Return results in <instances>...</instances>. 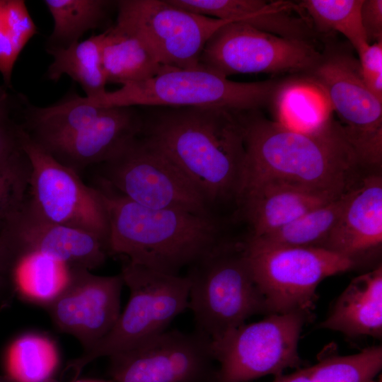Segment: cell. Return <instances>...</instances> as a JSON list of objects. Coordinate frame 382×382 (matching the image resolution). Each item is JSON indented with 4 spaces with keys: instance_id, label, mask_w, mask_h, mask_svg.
Here are the masks:
<instances>
[{
    "instance_id": "6da1fadb",
    "label": "cell",
    "mask_w": 382,
    "mask_h": 382,
    "mask_svg": "<svg viewBox=\"0 0 382 382\" xmlns=\"http://www.w3.org/2000/svg\"><path fill=\"white\" fill-rule=\"evenodd\" d=\"M242 121L245 154L238 200L263 183L335 198L361 178L359 173L364 166L341 125L332 117L313 132L290 129L256 110L243 112Z\"/></svg>"
},
{
    "instance_id": "7a4b0ae2",
    "label": "cell",
    "mask_w": 382,
    "mask_h": 382,
    "mask_svg": "<svg viewBox=\"0 0 382 382\" xmlns=\"http://www.w3.org/2000/svg\"><path fill=\"white\" fill-rule=\"evenodd\" d=\"M242 112L166 107L143 117L141 137L175 164L215 213L239 197L245 142Z\"/></svg>"
},
{
    "instance_id": "3957f363",
    "label": "cell",
    "mask_w": 382,
    "mask_h": 382,
    "mask_svg": "<svg viewBox=\"0 0 382 382\" xmlns=\"http://www.w3.org/2000/svg\"><path fill=\"white\" fill-rule=\"evenodd\" d=\"M101 192L109 221L108 253L161 272L178 274L227 239L217 216L141 206L106 185Z\"/></svg>"
},
{
    "instance_id": "277c9868",
    "label": "cell",
    "mask_w": 382,
    "mask_h": 382,
    "mask_svg": "<svg viewBox=\"0 0 382 382\" xmlns=\"http://www.w3.org/2000/svg\"><path fill=\"white\" fill-rule=\"evenodd\" d=\"M185 276L195 330L211 340L245 323L253 316L268 315L242 241L226 239L190 265Z\"/></svg>"
},
{
    "instance_id": "5b68a950",
    "label": "cell",
    "mask_w": 382,
    "mask_h": 382,
    "mask_svg": "<svg viewBox=\"0 0 382 382\" xmlns=\"http://www.w3.org/2000/svg\"><path fill=\"white\" fill-rule=\"evenodd\" d=\"M280 84L274 80L233 81L202 66H163L149 79L84 99L99 108L212 107L243 112L257 110L269 103Z\"/></svg>"
},
{
    "instance_id": "8992f818",
    "label": "cell",
    "mask_w": 382,
    "mask_h": 382,
    "mask_svg": "<svg viewBox=\"0 0 382 382\" xmlns=\"http://www.w3.org/2000/svg\"><path fill=\"white\" fill-rule=\"evenodd\" d=\"M120 274L129 289L128 303L105 337L68 362L64 371L74 374L73 381L94 360L127 351L167 330L174 318L188 308L186 276L161 272L129 260Z\"/></svg>"
},
{
    "instance_id": "52a82bcc",
    "label": "cell",
    "mask_w": 382,
    "mask_h": 382,
    "mask_svg": "<svg viewBox=\"0 0 382 382\" xmlns=\"http://www.w3.org/2000/svg\"><path fill=\"white\" fill-rule=\"evenodd\" d=\"M242 243L268 315L296 311L312 314L318 284L357 265L322 248L268 245L250 237Z\"/></svg>"
},
{
    "instance_id": "ba28073f",
    "label": "cell",
    "mask_w": 382,
    "mask_h": 382,
    "mask_svg": "<svg viewBox=\"0 0 382 382\" xmlns=\"http://www.w3.org/2000/svg\"><path fill=\"white\" fill-rule=\"evenodd\" d=\"M311 318L297 311L270 314L211 340L218 363L211 382H250L267 375L279 376L288 368H302L298 345Z\"/></svg>"
},
{
    "instance_id": "9c48e42d",
    "label": "cell",
    "mask_w": 382,
    "mask_h": 382,
    "mask_svg": "<svg viewBox=\"0 0 382 382\" xmlns=\"http://www.w3.org/2000/svg\"><path fill=\"white\" fill-rule=\"evenodd\" d=\"M19 137L30 166L29 208L47 221L91 233L108 245L109 221L100 191L84 184L22 128Z\"/></svg>"
},
{
    "instance_id": "30bf717a",
    "label": "cell",
    "mask_w": 382,
    "mask_h": 382,
    "mask_svg": "<svg viewBox=\"0 0 382 382\" xmlns=\"http://www.w3.org/2000/svg\"><path fill=\"white\" fill-rule=\"evenodd\" d=\"M103 163L100 183L138 204L216 216L183 171L141 135Z\"/></svg>"
},
{
    "instance_id": "8fae6325",
    "label": "cell",
    "mask_w": 382,
    "mask_h": 382,
    "mask_svg": "<svg viewBox=\"0 0 382 382\" xmlns=\"http://www.w3.org/2000/svg\"><path fill=\"white\" fill-rule=\"evenodd\" d=\"M116 25L140 38L163 66L200 67L202 50L224 21L199 15L168 0H122Z\"/></svg>"
},
{
    "instance_id": "7c38bea8",
    "label": "cell",
    "mask_w": 382,
    "mask_h": 382,
    "mask_svg": "<svg viewBox=\"0 0 382 382\" xmlns=\"http://www.w3.org/2000/svg\"><path fill=\"white\" fill-rule=\"evenodd\" d=\"M321 57L308 40L283 37L242 21H231L208 40L199 64L227 78L237 74L310 72Z\"/></svg>"
},
{
    "instance_id": "4fadbf2b",
    "label": "cell",
    "mask_w": 382,
    "mask_h": 382,
    "mask_svg": "<svg viewBox=\"0 0 382 382\" xmlns=\"http://www.w3.org/2000/svg\"><path fill=\"white\" fill-rule=\"evenodd\" d=\"M340 118L345 135L364 168L382 163V101L364 83L359 61L346 53L322 56L310 71Z\"/></svg>"
},
{
    "instance_id": "5bb4252c",
    "label": "cell",
    "mask_w": 382,
    "mask_h": 382,
    "mask_svg": "<svg viewBox=\"0 0 382 382\" xmlns=\"http://www.w3.org/2000/svg\"><path fill=\"white\" fill-rule=\"evenodd\" d=\"M108 358L112 382H211L216 369L211 339L195 329L166 330Z\"/></svg>"
},
{
    "instance_id": "9a60e30c",
    "label": "cell",
    "mask_w": 382,
    "mask_h": 382,
    "mask_svg": "<svg viewBox=\"0 0 382 382\" xmlns=\"http://www.w3.org/2000/svg\"><path fill=\"white\" fill-rule=\"evenodd\" d=\"M122 275L100 276L90 270L69 267L59 294L44 307L54 326L76 338L83 351L95 345L114 327L120 313Z\"/></svg>"
},
{
    "instance_id": "2e32d148",
    "label": "cell",
    "mask_w": 382,
    "mask_h": 382,
    "mask_svg": "<svg viewBox=\"0 0 382 382\" xmlns=\"http://www.w3.org/2000/svg\"><path fill=\"white\" fill-rule=\"evenodd\" d=\"M0 236L11 251L15 262L26 254L39 253L68 267L91 270L103 265L109 254L108 245L98 236L39 217L25 199L7 220Z\"/></svg>"
},
{
    "instance_id": "e0dca14e",
    "label": "cell",
    "mask_w": 382,
    "mask_h": 382,
    "mask_svg": "<svg viewBox=\"0 0 382 382\" xmlns=\"http://www.w3.org/2000/svg\"><path fill=\"white\" fill-rule=\"evenodd\" d=\"M142 127L143 117L132 107L103 108L83 128L42 145L59 162L77 172L112 158L141 134Z\"/></svg>"
},
{
    "instance_id": "ac0fdd59",
    "label": "cell",
    "mask_w": 382,
    "mask_h": 382,
    "mask_svg": "<svg viewBox=\"0 0 382 382\" xmlns=\"http://www.w3.org/2000/svg\"><path fill=\"white\" fill-rule=\"evenodd\" d=\"M382 244V178L373 173L352 188L347 202L322 248L357 264Z\"/></svg>"
},
{
    "instance_id": "d6986e66",
    "label": "cell",
    "mask_w": 382,
    "mask_h": 382,
    "mask_svg": "<svg viewBox=\"0 0 382 382\" xmlns=\"http://www.w3.org/2000/svg\"><path fill=\"white\" fill-rule=\"evenodd\" d=\"M333 199L291 185L263 183L243 192L237 207L250 227L249 236L257 238Z\"/></svg>"
},
{
    "instance_id": "ffe728a7",
    "label": "cell",
    "mask_w": 382,
    "mask_h": 382,
    "mask_svg": "<svg viewBox=\"0 0 382 382\" xmlns=\"http://www.w3.org/2000/svg\"><path fill=\"white\" fill-rule=\"evenodd\" d=\"M320 327L349 337H381V265L352 280Z\"/></svg>"
},
{
    "instance_id": "44dd1931",
    "label": "cell",
    "mask_w": 382,
    "mask_h": 382,
    "mask_svg": "<svg viewBox=\"0 0 382 382\" xmlns=\"http://www.w3.org/2000/svg\"><path fill=\"white\" fill-rule=\"evenodd\" d=\"M101 57L107 83L122 86L149 79L163 67L140 38L116 25L103 32Z\"/></svg>"
},
{
    "instance_id": "7402d4cb",
    "label": "cell",
    "mask_w": 382,
    "mask_h": 382,
    "mask_svg": "<svg viewBox=\"0 0 382 382\" xmlns=\"http://www.w3.org/2000/svg\"><path fill=\"white\" fill-rule=\"evenodd\" d=\"M277 122L294 130L313 132L331 118V107L323 91L312 81L281 83L272 99Z\"/></svg>"
},
{
    "instance_id": "603a6c76",
    "label": "cell",
    "mask_w": 382,
    "mask_h": 382,
    "mask_svg": "<svg viewBox=\"0 0 382 382\" xmlns=\"http://www.w3.org/2000/svg\"><path fill=\"white\" fill-rule=\"evenodd\" d=\"M103 38V33L67 47L49 49L54 61L48 68V78L57 81L66 74L81 86L88 98L105 92L107 81L102 66Z\"/></svg>"
},
{
    "instance_id": "cb8c5ba5",
    "label": "cell",
    "mask_w": 382,
    "mask_h": 382,
    "mask_svg": "<svg viewBox=\"0 0 382 382\" xmlns=\"http://www.w3.org/2000/svg\"><path fill=\"white\" fill-rule=\"evenodd\" d=\"M352 188L272 233L257 238L248 237L268 245L322 248L337 224Z\"/></svg>"
},
{
    "instance_id": "d4e9b609",
    "label": "cell",
    "mask_w": 382,
    "mask_h": 382,
    "mask_svg": "<svg viewBox=\"0 0 382 382\" xmlns=\"http://www.w3.org/2000/svg\"><path fill=\"white\" fill-rule=\"evenodd\" d=\"M59 353L50 338L24 334L9 346L5 357L6 376L16 382H55Z\"/></svg>"
},
{
    "instance_id": "484cf974",
    "label": "cell",
    "mask_w": 382,
    "mask_h": 382,
    "mask_svg": "<svg viewBox=\"0 0 382 382\" xmlns=\"http://www.w3.org/2000/svg\"><path fill=\"white\" fill-rule=\"evenodd\" d=\"M68 270L50 257L29 253L16 260L10 279L16 291L24 299L45 306L64 287Z\"/></svg>"
},
{
    "instance_id": "4316f807",
    "label": "cell",
    "mask_w": 382,
    "mask_h": 382,
    "mask_svg": "<svg viewBox=\"0 0 382 382\" xmlns=\"http://www.w3.org/2000/svg\"><path fill=\"white\" fill-rule=\"evenodd\" d=\"M103 110L76 95L54 105L36 108L31 120L37 135L34 139L45 145L65 138L90 124Z\"/></svg>"
},
{
    "instance_id": "83f0119b",
    "label": "cell",
    "mask_w": 382,
    "mask_h": 382,
    "mask_svg": "<svg viewBox=\"0 0 382 382\" xmlns=\"http://www.w3.org/2000/svg\"><path fill=\"white\" fill-rule=\"evenodd\" d=\"M51 13L54 28L50 38L67 47L78 42L87 30L94 28L105 18L110 1L105 0H45Z\"/></svg>"
},
{
    "instance_id": "f1b7e54d",
    "label": "cell",
    "mask_w": 382,
    "mask_h": 382,
    "mask_svg": "<svg viewBox=\"0 0 382 382\" xmlns=\"http://www.w3.org/2000/svg\"><path fill=\"white\" fill-rule=\"evenodd\" d=\"M363 0H303L298 4L323 31L342 34L357 52L369 43L362 27Z\"/></svg>"
},
{
    "instance_id": "f546056e",
    "label": "cell",
    "mask_w": 382,
    "mask_h": 382,
    "mask_svg": "<svg viewBox=\"0 0 382 382\" xmlns=\"http://www.w3.org/2000/svg\"><path fill=\"white\" fill-rule=\"evenodd\" d=\"M381 367V345L347 356L323 353L310 366L311 382H372Z\"/></svg>"
},
{
    "instance_id": "4dcf8cb0",
    "label": "cell",
    "mask_w": 382,
    "mask_h": 382,
    "mask_svg": "<svg viewBox=\"0 0 382 382\" xmlns=\"http://www.w3.org/2000/svg\"><path fill=\"white\" fill-rule=\"evenodd\" d=\"M36 33L24 1L0 0V73L7 85L19 54Z\"/></svg>"
},
{
    "instance_id": "1f68e13d",
    "label": "cell",
    "mask_w": 382,
    "mask_h": 382,
    "mask_svg": "<svg viewBox=\"0 0 382 382\" xmlns=\"http://www.w3.org/2000/svg\"><path fill=\"white\" fill-rule=\"evenodd\" d=\"M184 10L224 21L256 25L272 8V3L262 0H169Z\"/></svg>"
},
{
    "instance_id": "d6a6232c",
    "label": "cell",
    "mask_w": 382,
    "mask_h": 382,
    "mask_svg": "<svg viewBox=\"0 0 382 382\" xmlns=\"http://www.w3.org/2000/svg\"><path fill=\"white\" fill-rule=\"evenodd\" d=\"M29 174L30 166L26 156L18 164L0 170V231L24 202Z\"/></svg>"
},
{
    "instance_id": "836d02e7",
    "label": "cell",
    "mask_w": 382,
    "mask_h": 382,
    "mask_svg": "<svg viewBox=\"0 0 382 382\" xmlns=\"http://www.w3.org/2000/svg\"><path fill=\"white\" fill-rule=\"evenodd\" d=\"M358 54L364 83L382 101V41L369 44Z\"/></svg>"
},
{
    "instance_id": "e575fe53",
    "label": "cell",
    "mask_w": 382,
    "mask_h": 382,
    "mask_svg": "<svg viewBox=\"0 0 382 382\" xmlns=\"http://www.w3.org/2000/svg\"><path fill=\"white\" fill-rule=\"evenodd\" d=\"M19 127L0 125V170L14 166L25 158L21 148Z\"/></svg>"
},
{
    "instance_id": "d590c367",
    "label": "cell",
    "mask_w": 382,
    "mask_h": 382,
    "mask_svg": "<svg viewBox=\"0 0 382 382\" xmlns=\"http://www.w3.org/2000/svg\"><path fill=\"white\" fill-rule=\"evenodd\" d=\"M361 21L369 44L382 41L381 0H363Z\"/></svg>"
},
{
    "instance_id": "8d00e7d4",
    "label": "cell",
    "mask_w": 382,
    "mask_h": 382,
    "mask_svg": "<svg viewBox=\"0 0 382 382\" xmlns=\"http://www.w3.org/2000/svg\"><path fill=\"white\" fill-rule=\"evenodd\" d=\"M13 265V256L4 239L0 236V276L10 278Z\"/></svg>"
},
{
    "instance_id": "74e56055",
    "label": "cell",
    "mask_w": 382,
    "mask_h": 382,
    "mask_svg": "<svg viewBox=\"0 0 382 382\" xmlns=\"http://www.w3.org/2000/svg\"><path fill=\"white\" fill-rule=\"evenodd\" d=\"M272 382H311L310 366L296 369L289 374L274 377Z\"/></svg>"
},
{
    "instance_id": "f35d334b",
    "label": "cell",
    "mask_w": 382,
    "mask_h": 382,
    "mask_svg": "<svg viewBox=\"0 0 382 382\" xmlns=\"http://www.w3.org/2000/svg\"><path fill=\"white\" fill-rule=\"evenodd\" d=\"M14 292L16 290L11 279L0 276V308L7 304Z\"/></svg>"
},
{
    "instance_id": "ab89813d",
    "label": "cell",
    "mask_w": 382,
    "mask_h": 382,
    "mask_svg": "<svg viewBox=\"0 0 382 382\" xmlns=\"http://www.w3.org/2000/svg\"><path fill=\"white\" fill-rule=\"evenodd\" d=\"M8 96L0 87V125L10 123L8 115Z\"/></svg>"
},
{
    "instance_id": "60d3db41",
    "label": "cell",
    "mask_w": 382,
    "mask_h": 382,
    "mask_svg": "<svg viewBox=\"0 0 382 382\" xmlns=\"http://www.w3.org/2000/svg\"><path fill=\"white\" fill-rule=\"evenodd\" d=\"M0 382H16L6 375L5 376H0Z\"/></svg>"
},
{
    "instance_id": "b9f144b4",
    "label": "cell",
    "mask_w": 382,
    "mask_h": 382,
    "mask_svg": "<svg viewBox=\"0 0 382 382\" xmlns=\"http://www.w3.org/2000/svg\"><path fill=\"white\" fill-rule=\"evenodd\" d=\"M72 382H112L110 381H96V380H74Z\"/></svg>"
}]
</instances>
